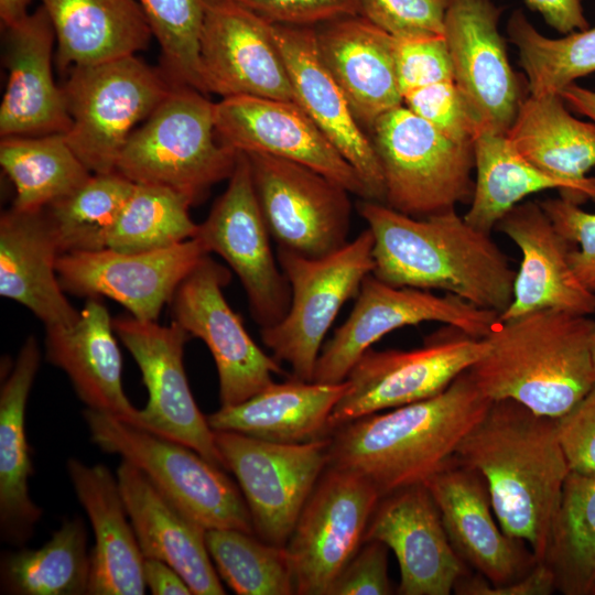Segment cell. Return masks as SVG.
<instances>
[{
	"label": "cell",
	"mask_w": 595,
	"mask_h": 595,
	"mask_svg": "<svg viewBox=\"0 0 595 595\" xmlns=\"http://www.w3.org/2000/svg\"><path fill=\"white\" fill-rule=\"evenodd\" d=\"M357 209L374 236L379 280L453 294L498 315L510 305L517 271L491 234L455 209L412 217L369 199Z\"/></svg>",
	"instance_id": "6da1fadb"
},
{
	"label": "cell",
	"mask_w": 595,
	"mask_h": 595,
	"mask_svg": "<svg viewBox=\"0 0 595 595\" xmlns=\"http://www.w3.org/2000/svg\"><path fill=\"white\" fill-rule=\"evenodd\" d=\"M455 457L485 479L504 532L523 541L543 562L571 472L556 419L513 400L491 401Z\"/></svg>",
	"instance_id": "7a4b0ae2"
},
{
	"label": "cell",
	"mask_w": 595,
	"mask_h": 595,
	"mask_svg": "<svg viewBox=\"0 0 595 595\" xmlns=\"http://www.w3.org/2000/svg\"><path fill=\"white\" fill-rule=\"evenodd\" d=\"M490 403L466 370L431 398L335 429L328 466L365 476L381 497L424 484L455 456Z\"/></svg>",
	"instance_id": "3957f363"
},
{
	"label": "cell",
	"mask_w": 595,
	"mask_h": 595,
	"mask_svg": "<svg viewBox=\"0 0 595 595\" xmlns=\"http://www.w3.org/2000/svg\"><path fill=\"white\" fill-rule=\"evenodd\" d=\"M589 315L544 309L498 320L486 354L469 369L491 401L513 400L559 419L595 385Z\"/></svg>",
	"instance_id": "277c9868"
},
{
	"label": "cell",
	"mask_w": 595,
	"mask_h": 595,
	"mask_svg": "<svg viewBox=\"0 0 595 595\" xmlns=\"http://www.w3.org/2000/svg\"><path fill=\"white\" fill-rule=\"evenodd\" d=\"M207 95L173 85L154 111L130 134L116 171L136 184L165 186L201 202L232 174L239 152L219 142Z\"/></svg>",
	"instance_id": "5b68a950"
},
{
	"label": "cell",
	"mask_w": 595,
	"mask_h": 595,
	"mask_svg": "<svg viewBox=\"0 0 595 595\" xmlns=\"http://www.w3.org/2000/svg\"><path fill=\"white\" fill-rule=\"evenodd\" d=\"M83 414L93 443L138 467L206 530L255 533L244 495L224 468L182 443L109 413L86 408Z\"/></svg>",
	"instance_id": "8992f818"
},
{
	"label": "cell",
	"mask_w": 595,
	"mask_h": 595,
	"mask_svg": "<svg viewBox=\"0 0 595 595\" xmlns=\"http://www.w3.org/2000/svg\"><path fill=\"white\" fill-rule=\"evenodd\" d=\"M173 85L136 55L69 68L62 85L72 119L67 143L93 174L116 171L128 138Z\"/></svg>",
	"instance_id": "52a82bcc"
},
{
	"label": "cell",
	"mask_w": 595,
	"mask_h": 595,
	"mask_svg": "<svg viewBox=\"0 0 595 595\" xmlns=\"http://www.w3.org/2000/svg\"><path fill=\"white\" fill-rule=\"evenodd\" d=\"M386 188L385 204L425 217L470 203L474 144L456 142L401 105L369 131Z\"/></svg>",
	"instance_id": "ba28073f"
},
{
	"label": "cell",
	"mask_w": 595,
	"mask_h": 595,
	"mask_svg": "<svg viewBox=\"0 0 595 595\" xmlns=\"http://www.w3.org/2000/svg\"><path fill=\"white\" fill-rule=\"evenodd\" d=\"M374 236L366 228L337 251L309 258L278 247L277 259L291 288L285 316L261 328L263 344L279 363H288L292 377L312 381L323 340L342 306L356 298L372 273Z\"/></svg>",
	"instance_id": "9c48e42d"
},
{
	"label": "cell",
	"mask_w": 595,
	"mask_h": 595,
	"mask_svg": "<svg viewBox=\"0 0 595 595\" xmlns=\"http://www.w3.org/2000/svg\"><path fill=\"white\" fill-rule=\"evenodd\" d=\"M214 437L225 468L235 475L244 495L255 533L285 545L329 465V435L303 443L272 442L231 431H214Z\"/></svg>",
	"instance_id": "30bf717a"
},
{
	"label": "cell",
	"mask_w": 595,
	"mask_h": 595,
	"mask_svg": "<svg viewBox=\"0 0 595 595\" xmlns=\"http://www.w3.org/2000/svg\"><path fill=\"white\" fill-rule=\"evenodd\" d=\"M499 315L456 295L396 286L372 273L364 280L354 307L317 358L312 381L339 383L359 358L385 335L404 326L440 322L475 338H485Z\"/></svg>",
	"instance_id": "8fae6325"
},
{
	"label": "cell",
	"mask_w": 595,
	"mask_h": 595,
	"mask_svg": "<svg viewBox=\"0 0 595 595\" xmlns=\"http://www.w3.org/2000/svg\"><path fill=\"white\" fill-rule=\"evenodd\" d=\"M488 350L485 338L459 331L431 336L409 350L368 349L348 374V389L333 409L331 433L356 419L431 398L445 390Z\"/></svg>",
	"instance_id": "7c38bea8"
},
{
	"label": "cell",
	"mask_w": 595,
	"mask_h": 595,
	"mask_svg": "<svg viewBox=\"0 0 595 595\" xmlns=\"http://www.w3.org/2000/svg\"><path fill=\"white\" fill-rule=\"evenodd\" d=\"M380 498L376 486L354 470L334 466L324 470L285 544L295 594L328 595L364 543Z\"/></svg>",
	"instance_id": "4fadbf2b"
},
{
	"label": "cell",
	"mask_w": 595,
	"mask_h": 595,
	"mask_svg": "<svg viewBox=\"0 0 595 595\" xmlns=\"http://www.w3.org/2000/svg\"><path fill=\"white\" fill-rule=\"evenodd\" d=\"M247 156L262 215L278 247L321 258L349 241L348 190L296 162L257 153Z\"/></svg>",
	"instance_id": "5bb4252c"
},
{
	"label": "cell",
	"mask_w": 595,
	"mask_h": 595,
	"mask_svg": "<svg viewBox=\"0 0 595 595\" xmlns=\"http://www.w3.org/2000/svg\"><path fill=\"white\" fill-rule=\"evenodd\" d=\"M196 237L237 274L251 316L261 328L279 323L291 302V288L270 245V231L253 185L250 162L239 153L225 192L216 199Z\"/></svg>",
	"instance_id": "9a60e30c"
},
{
	"label": "cell",
	"mask_w": 595,
	"mask_h": 595,
	"mask_svg": "<svg viewBox=\"0 0 595 595\" xmlns=\"http://www.w3.org/2000/svg\"><path fill=\"white\" fill-rule=\"evenodd\" d=\"M230 278L229 270L207 255L170 301L172 321L208 347L224 407L244 402L273 383V375L283 374L280 363L255 343L225 299L223 288Z\"/></svg>",
	"instance_id": "2e32d148"
},
{
	"label": "cell",
	"mask_w": 595,
	"mask_h": 595,
	"mask_svg": "<svg viewBox=\"0 0 595 595\" xmlns=\"http://www.w3.org/2000/svg\"><path fill=\"white\" fill-rule=\"evenodd\" d=\"M112 325L139 366L148 389V402L140 410V428L182 443L225 468L214 431L187 382L183 354L192 336L174 321L160 325L130 315L112 318Z\"/></svg>",
	"instance_id": "e0dca14e"
},
{
	"label": "cell",
	"mask_w": 595,
	"mask_h": 595,
	"mask_svg": "<svg viewBox=\"0 0 595 595\" xmlns=\"http://www.w3.org/2000/svg\"><path fill=\"white\" fill-rule=\"evenodd\" d=\"M199 67L205 94L294 101L272 23L237 0H203Z\"/></svg>",
	"instance_id": "ac0fdd59"
},
{
	"label": "cell",
	"mask_w": 595,
	"mask_h": 595,
	"mask_svg": "<svg viewBox=\"0 0 595 595\" xmlns=\"http://www.w3.org/2000/svg\"><path fill=\"white\" fill-rule=\"evenodd\" d=\"M209 255L191 238L170 248L145 252H68L58 257L56 272L64 292L80 298H108L141 321H156L162 307L191 271Z\"/></svg>",
	"instance_id": "d6986e66"
},
{
	"label": "cell",
	"mask_w": 595,
	"mask_h": 595,
	"mask_svg": "<svg viewBox=\"0 0 595 595\" xmlns=\"http://www.w3.org/2000/svg\"><path fill=\"white\" fill-rule=\"evenodd\" d=\"M214 120L219 142L236 152L300 163L368 199L355 169L296 101L247 95L224 97L215 102Z\"/></svg>",
	"instance_id": "ffe728a7"
},
{
	"label": "cell",
	"mask_w": 595,
	"mask_h": 595,
	"mask_svg": "<svg viewBox=\"0 0 595 595\" xmlns=\"http://www.w3.org/2000/svg\"><path fill=\"white\" fill-rule=\"evenodd\" d=\"M500 12L493 0H448L444 39L454 82L482 129L506 134L523 98L498 31Z\"/></svg>",
	"instance_id": "44dd1931"
},
{
	"label": "cell",
	"mask_w": 595,
	"mask_h": 595,
	"mask_svg": "<svg viewBox=\"0 0 595 595\" xmlns=\"http://www.w3.org/2000/svg\"><path fill=\"white\" fill-rule=\"evenodd\" d=\"M428 487L457 555L491 585L510 584L538 563L527 544L507 536L495 516L487 484L455 456Z\"/></svg>",
	"instance_id": "7402d4cb"
},
{
	"label": "cell",
	"mask_w": 595,
	"mask_h": 595,
	"mask_svg": "<svg viewBox=\"0 0 595 595\" xmlns=\"http://www.w3.org/2000/svg\"><path fill=\"white\" fill-rule=\"evenodd\" d=\"M368 540L393 551L400 569L398 594L450 595L466 574L424 484L381 497L366 530L364 542Z\"/></svg>",
	"instance_id": "603a6c76"
},
{
	"label": "cell",
	"mask_w": 595,
	"mask_h": 595,
	"mask_svg": "<svg viewBox=\"0 0 595 595\" xmlns=\"http://www.w3.org/2000/svg\"><path fill=\"white\" fill-rule=\"evenodd\" d=\"M272 34L290 76L294 101L355 169L368 199L385 204V180L372 141L324 64L315 26L272 23Z\"/></svg>",
	"instance_id": "cb8c5ba5"
},
{
	"label": "cell",
	"mask_w": 595,
	"mask_h": 595,
	"mask_svg": "<svg viewBox=\"0 0 595 595\" xmlns=\"http://www.w3.org/2000/svg\"><path fill=\"white\" fill-rule=\"evenodd\" d=\"M521 252L513 296L499 320L552 309L591 315L595 293L576 278L570 263L573 245L555 228L540 202H521L497 224Z\"/></svg>",
	"instance_id": "d4e9b609"
},
{
	"label": "cell",
	"mask_w": 595,
	"mask_h": 595,
	"mask_svg": "<svg viewBox=\"0 0 595 595\" xmlns=\"http://www.w3.org/2000/svg\"><path fill=\"white\" fill-rule=\"evenodd\" d=\"M8 83L0 106V136L65 134L72 119L62 86L53 77L56 43L43 6L4 29Z\"/></svg>",
	"instance_id": "484cf974"
},
{
	"label": "cell",
	"mask_w": 595,
	"mask_h": 595,
	"mask_svg": "<svg viewBox=\"0 0 595 595\" xmlns=\"http://www.w3.org/2000/svg\"><path fill=\"white\" fill-rule=\"evenodd\" d=\"M116 477L143 556L172 566L194 595L226 594L208 553L207 530L130 462L121 459Z\"/></svg>",
	"instance_id": "4316f807"
},
{
	"label": "cell",
	"mask_w": 595,
	"mask_h": 595,
	"mask_svg": "<svg viewBox=\"0 0 595 595\" xmlns=\"http://www.w3.org/2000/svg\"><path fill=\"white\" fill-rule=\"evenodd\" d=\"M315 29L320 55L365 130L370 131L378 118L403 105L392 35L360 14Z\"/></svg>",
	"instance_id": "83f0119b"
},
{
	"label": "cell",
	"mask_w": 595,
	"mask_h": 595,
	"mask_svg": "<svg viewBox=\"0 0 595 595\" xmlns=\"http://www.w3.org/2000/svg\"><path fill=\"white\" fill-rule=\"evenodd\" d=\"M45 329L46 360L67 375L86 407L140 426V410L123 391L121 353L101 299H87L74 324Z\"/></svg>",
	"instance_id": "f1b7e54d"
},
{
	"label": "cell",
	"mask_w": 595,
	"mask_h": 595,
	"mask_svg": "<svg viewBox=\"0 0 595 595\" xmlns=\"http://www.w3.org/2000/svg\"><path fill=\"white\" fill-rule=\"evenodd\" d=\"M66 469L94 532L89 595H142L144 556L129 519L117 477L104 464L69 458Z\"/></svg>",
	"instance_id": "f546056e"
},
{
	"label": "cell",
	"mask_w": 595,
	"mask_h": 595,
	"mask_svg": "<svg viewBox=\"0 0 595 595\" xmlns=\"http://www.w3.org/2000/svg\"><path fill=\"white\" fill-rule=\"evenodd\" d=\"M61 256L45 210L13 207L0 217V294L29 309L45 327L74 324L80 314L62 289Z\"/></svg>",
	"instance_id": "4dcf8cb0"
},
{
	"label": "cell",
	"mask_w": 595,
	"mask_h": 595,
	"mask_svg": "<svg viewBox=\"0 0 595 595\" xmlns=\"http://www.w3.org/2000/svg\"><path fill=\"white\" fill-rule=\"evenodd\" d=\"M40 361L36 339L30 336L0 389V533L15 547L32 538L42 517L29 493L33 466L25 433L26 402Z\"/></svg>",
	"instance_id": "1f68e13d"
},
{
	"label": "cell",
	"mask_w": 595,
	"mask_h": 595,
	"mask_svg": "<svg viewBox=\"0 0 595 595\" xmlns=\"http://www.w3.org/2000/svg\"><path fill=\"white\" fill-rule=\"evenodd\" d=\"M348 381L320 383L294 377L273 382L235 405L207 415L214 431H231L279 442L303 443L331 434L328 420Z\"/></svg>",
	"instance_id": "d6a6232c"
},
{
	"label": "cell",
	"mask_w": 595,
	"mask_h": 595,
	"mask_svg": "<svg viewBox=\"0 0 595 595\" xmlns=\"http://www.w3.org/2000/svg\"><path fill=\"white\" fill-rule=\"evenodd\" d=\"M40 1L54 28L61 71L136 55L153 37L138 0Z\"/></svg>",
	"instance_id": "836d02e7"
},
{
	"label": "cell",
	"mask_w": 595,
	"mask_h": 595,
	"mask_svg": "<svg viewBox=\"0 0 595 595\" xmlns=\"http://www.w3.org/2000/svg\"><path fill=\"white\" fill-rule=\"evenodd\" d=\"M475 172L473 197L465 220L491 234L498 221L527 196L558 190L561 197L576 204L595 203V187L554 177L526 160L506 134L482 130L474 141Z\"/></svg>",
	"instance_id": "e575fe53"
},
{
	"label": "cell",
	"mask_w": 595,
	"mask_h": 595,
	"mask_svg": "<svg viewBox=\"0 0 595 595\" xmlns=\"http://www.w3.org/2000/svg\"><path fill=\"white\" fill-rule=\"evenodd\" d=\"M513 148L545 173L595 187V123L571 115L559 94L528 95L506 133Z\"/></svg>",
	"instance_id": "d590c367"
},
{
	"label": "cell",
	"mask_w": 595,
	"mask_h": 595,
	"mask_svg": "<svg viewBox=\"0 0 595 595\" xmlns=\"http://www.w3.org/2000/svg\"><path fill=\"white\" fill-rule=\"evenodd\" d=\"M0 165L15 190L12 207L22 212L46 208L93 175L62 133L1 138Z\"/></svg>",
	"instance_id": "8d00e7d4"
},
{
	"label": "cell",
	"mask_w": 595,
	"mask_h": 595,
	"mask_svg": "<svg viewBox=\"0 0 595 595\" xmlns=\"http://www.w3.org/2000/svg\"><path fill=\"white\" fill-rule=\"evenodd\" d=\"M82 518L63 521L39 549L21 548L1 556V593L14 595L88 594L90 552Z\"/></svg>",
	"instance_id": "74e56055"
},
{
	"label": "cell",
	"mask_w": 595,
	"mask_h": 595,
	"mask_svg": "<svg viewBox=\"0 0 595 595\" xmlns=\"http://www.w3.org/2000/svg\"><path fill=\"white\" fill-rule=\"evenodd\" d=\"M565 595H591L595 586V475L570 472L544 561Z\"/></svg>",
	"instance_id": "f35d334b"
},
{
	"label": "cell",
	"mask_w": 595,
	"mask_h": 595,
	"mask_svg": "<svg viewBox=\"0 0 595 595\" xmlns=\"http://www.w3.org/2000/svg\"><path fill=\"white\" fill-rule=\"evenodd\" d=\"M134 185L117 171L93 174L75 192L44 208L61 255L106 249Z\"/></svg>",
	"instance_id": "ab89813d"
},
{
	"label": "cell",
	"mask_w": 595,
	"mask_h": 595,
	"mask_svg": "<svg viewBox=\"0 0 595 595\" xmlns=\"http://www.w3.org/2000/svg\"><path fill=\"white\" fill-rule=\"evenodd\" d=\"M507 31L518 50L530 95L559 94L595 72V26L551 39L542 35L521 11H515Z\"/></svg>",
	"instance_id": "60d3db41"
},
{
	"label": "cell",
	"mask_w": 595,
	"mask_h": 595,
	"mask_svg": "<svg viewBox=\"0 0 595 595\" xmlns=\"http://www.w3.org/2000/svg\"><path fill=\"white\" fill-rule=\"evenodd\" d=\"M192 205L185 195L169 187L136 184L115 223L107 248L145 252L196 237L198 225L191 218Z\"/></svg>",
	"instance_id": "b9f144b4"
},
{
	"label": "cell",
	"mask_w": 595,
	"mask_h": 595,
	"mask_svg": "<svg viewBox=\"0 0 595 595\" xmlns=\"http://www.w3.org/2000/svg\"><path fill=\"white\" fill-rule=\"evenodd\" d=\"M206 545L220 578L239 595L295 594L285 545L236 529L206 531Z\"/></svg>",
	"instance_id": "7bdbcfd3"
},
{
	"label": "cell",
	"mask_w": 595,
	"mask_h": 595,
	"mask_svg": "<svg viewBox=\"0 0 595 595\" xmlns=\"http://www.w3.org/2000/svg\"><path fill=\"white\" fill-rule=\"evenodd\" d=\"M161 50L162 67L174 85L205 94L199 67L203 0H138Z\"/></svg>",
	"instance_id": "ee69618b"
},
{
	"label": "cell",
	"mask_w": 595,
	"mask_h": 595,
	"mask_svg": "<svg viewBox=\"0 0 595 595\" xmlns=\"http://www.w3.org/2000/svg\"><path fill=\"white\" fill-rule=\"evenodd\" d=\"M403 105L447 138L474 144L482 126L455 82H441L403 95Z\"/></svg>",
	"instance_id": "f6af8a7d"
},
{
	"label": "cell",
	"mask_w": 595,
	"mask_h": 595,
	"mask_svg": "<svg viewBox=\"0 0 595 595\" xmlns=\"http://www.w3.org/2000/svg\"><path fill=\"white\" fill-rule=\"evenodd\" d=\"M448 0H359V14L396 39L444 36Z\"/></svg>",
	"instance_id": "bcb514c9"
},
{
	"label": "cell",
	"mask_w": 595,
	"mask_h": 595,
	"mask_svg": "<svg viewBox=\"0 0 595 595\" xmlns=\"http://www.w3.org/2000/svg\"><path fill=\"white\" fill-rule=\"evenodd\" d=\"M394 62L403 98L409 91L441 82H454L444 36L394 37Z\"/></svg>",
	"instance_id": "7dc6e473"
},
{
	"label": "cell",
	"mask_w": 595,
	"mask_h": 595,
	"mask_svg": "<svg viewBox=\"0 0 595 595\" xmlns=\"http://www.w3.org/2000/svg\"><path fill=\"white\" fill-rule=\"evenodd\" d=\"M540 204L555 228L573 245L569 258L576 278L595 293V213L561 196Z\"/></svg>",
	"instance_id": "c3c4849f"
},
{
	"label": "cell",
	"mask_w": 595,
	"mask_h": 595,
	"mask_svg": "<svg viewBox=\"0 0 595 595\" xmlns=\"http://www.w3.org/2000/svg\"><path fill=\"white\" fill-rule=\"evenodd\" d=\"M388 547L365 541L332 584L328 595H389Z\"/></svg>",
	"instance_id": "681fc988"
},
{
	"label": "cell",
	"mask_w": 595,
	"mask_h": 595,
	"mask_svg": "<svg viewBox=\"0 0 595 595\" xmlns=\"http://www.w3.org/2000/svg\"><path fill=\"white\" fill-rule=\"evenodd\" d=\"M270 23L317 26L359 14V0H237Z\"/></svg>",
	"instance_id": "f907efd6"
},
{
	"label": "cell",
	"mask_w": 595,
	"mask_h": 595,
	"mask_svg": "<svg viewBox=\"0 0 595 595\" xmlns=\"http://www.w3.org/2000/svg\"><path fill=\"white\" fill-rule=\"evenodd\" d=\"M556 422L571 472L595 475V385Z\"/></svg>",
	"instance_id": "816d5d0a"
},
{
	"label": "cell",
	"mask_w": 595,
	"mask_h": 595,
	"mask_svg": "<svg viewBox=\"0 0 595 595\" xmlns=\"http://www.w3.org/2000/svg\"><path fill=\"white\" fill-rule=\"evenodd\" d=\"M556 591L555 577L545 562H538L521 578L506 585H491L480 574H464L455 584L458 595H550Z\"/></svg>",
	"instance_id": "f5cc1de1"
},
{
	"label": "cell",
	"mask_w": 595,
	"mask_h": 595,
	"mask_svg": "<svg viewBox=\"0 0 595 595\" xmlns=\"http://www.w3.org/2000/svg\"><path fill=\"white\" fill-rule=\"evenodd\" d=\"M524 1L530 9L539 12L544 21L560 33L569 34L589 28L584 15L582 0Z\"/></svg>",
	"instance_id": "db71d44e"
},
{
	"label": "cell",
	"mask_w": 595,
	"mask_h": 595,
	"mask_svg": "<svg viewBox=\"0 0 595 595\" xmlns=\"http://www.w3.org/2000/svg\"><path fill=\"white\" fill-rule=\"evenodd\" d=\"M143 577L145 586L154 595H191L185 580L169 564L158 559L144 558Z\"/></svg>",
	"instance_id": "11a10c76"
},
{
	"label": "cell",
	"mask_w": 595,
	"mask_h": 595,
	"mask_svg": "<svg viewBox=\"0 0 595 595\" xmlns=\"http://www.w3.org/2000/svg\"><path fill=\"white\" fill-rule=\"evenodd\" d=\"M559 95L573 110L587 117L595 123V91L571 84L563 88Z\"/></svg>",
	"instance_id": "9f6ffc18"
},
{
	"label": "cell",
	"mask_w": 595,
	"mask_h": 595,
	"mask_svg": "<svg viewBox=\"0 0 595 595\" xmlns=\"http://www.w3.org/2000/svg\"><path fill=\"white\" fill-rule=\"evenodd\" d=\"M33 0H0V19L3 29L10 28L28 14V8Z\"/></svg>",
	"instance_id": "6f0895ef"
},
{
	"label": "cell",
	"mask_w": 595,
	"mask_h": 595,
	"mask_svg": "<svg viewBox=\"0 0 595 595\" xmlns=\"http://www.w3.org/2000/svg\"><path fill=\"white\" fill-rule=\"evenodd\" d=\"M592 354H593V360H594V365H595V331H594L593 338H592Z\"/></svg>",
	"instance_id": "680465c9"
},
{
	"label": "cell",
	"mask_w": 595,
	"mask_h": 595,
	"mask_svg": "<svg viewBox=\"0 0 595 595\" xmlns=\"http://www.w3.org/2000/svg\"><path fill=\"white\" fill-rule=\"evenodd\" d=\"M591 595H595V586H594V588L592 589Z\"/></svg>",
	"instance_id": "91938a15"
}]
</instances>
